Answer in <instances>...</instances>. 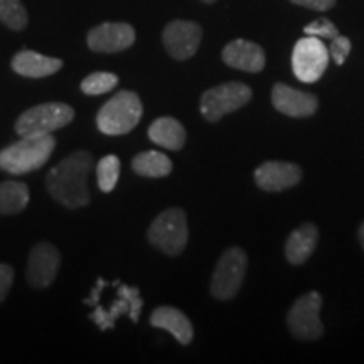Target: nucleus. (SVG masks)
<instances>
[{
  "label": "nucleus",
  "mask_w": 364,
  "mask_h": 364,
  "mask_svg": "<svg viewBox=\"0 0 364 364\" xmlns=\"http://www.w3.org/2000/svg\"><path fill=\"white\" fill-rule=\"evenodd\" d=\"M149 139L169 150H181L186 144V129L172 117H161L149 127Z\"/></svg>",
  "instance_id": "aec40b11"
},
{
  "label": "nucleus",
  "mask_w": 364,
  "mask_h": 364,
  "mask_svg": "<svg viewBox=\"0 0 364 364\" xmlns=\"http://www.w3.org/2000/svg\"><path fill=\"white\" fill-rule=\"evenodd\" d=\"M150 324L157 329L171 332L182 346H188L193 341V324L188 316L176 307H157L150 316Z\"/></svg>",
  "instance_id": "a211bd4d"
},
{
  "label": "nucleus",
  "mask_w": 364,
  "mask_h": 364,
  "mask_svg": "<svg viewBox=\"0 0 364 364\" xmlns=\"http://www.w3.org/2000/svg\"><path fill=\"white\" fill-rule=\"evenodd\" d=\"M135 43V29L127 22H105L88 33V48L95 53H120Z\"/></svg>",
  "instance_id": "f8f14e48"
},
{
  "label": "nucleus",
  "mask_w": 364,
  "mask_h": 364,
  "mask_svg": "<svg viewBox=\"0 0 364 364\" xmlns=\"http://www.w3.org/2000/svg\"><path fill=\"white\" fill-rule=\"evenodd\" d=\"M329 65V49L322 39L306 36L295 43L292 53L294 75L304 83H314L321 80Z\"/></svg>",
  "instance_id": "6e6552de"
},
{
  "label": "nucleus",
  "mask_w": 364,
  "mask_h": 364,
  "mask_svg": "<svg viewBox=\"0 0 364 364\" xmlns=\"http://www.w3.org/2000/svg\"><path fill=\"white\" fill-rule=\"evenodd\" d=\"M120 159L117 156L103 157L102 161L98 162L97 166V179H98V188L103 191V193H112L115 189L118 177H120Z\"/></svg>",
  "instance_id": "5701e85b"
},
{
  "label": "nucleus",
  "mask_w": 364,
  "mask_h": 364,
  "mask_svg": "<svg viewBox=\"0 0 364 364\" xmlns=\"http://www.w3.org/2000/svg\"><path fill=\"white\" fill-rule=\"evenodd\" d=\"M321 307L322 297L318 292H309L295 300L292 309L289 311V316H287V324L295 338L304 341L321 338L324 332V326L318 317Z\"/></svg>",
  "instance_id": "1a4fd4ad"
},
{
  "label": "nucleus",
  "mask_w": 364,
  "mask_h": 364,
  "mask_svg": "<svg viewBox=\"0 0 364 364\" xmlns=\"http://www.w3.org/2000/svg\"><path fill=\"white\" fill-rule=\"evenodd\" d=\"M75 110L66 103H43L29 108L16 122V132L21 136L49 135L54 130L71 124Z\"/></svg>",
  "instance_id": "39448f33"
},
{
  "label": "nucleus",
  "mask_w": 364,
  "mask_h": 364,
  "mask_svg": "<svg viewBox=\"0 0 364 364\" xmlns=\"http://www.w3.org/2000/svg\"><path fill=\"white\" fill-rule=\"evenodd\" d=\"M252 100V88L238 81L218 85L204 91L201 97V113L208 122H218L228 113H233Z\"/></svg>",
  "instance_id": "0eeeda50"
},
{
  "label": "nucleus",
  "mask_w": 364,
  "mask_h": 364,
  "mask_svg": "<svg viewBox=\"0 0 364 364\" xmlns=\"http://www.w3.org/2000/svg\"><path fill=\"white\" fill-rule=\"evenodd\" d=\"M149 241L169 257L182 253L189 238L186 213L181 208H169L161 213L149 228Z\"/></svg>",
  "instance_id": "20e7f679"
},
{
  "label": "nucleus",
  "mask_w": 364,
  "mask_h": 364,
  "mask_svg": "<svg viewBox=\"0 0 364 364\" xmlns=\"http://www.w3.org/2000/svg\"><path fill=\"white\" fill-rule=\"evenodd\" d=\"M61 68V59L44 56L29 49H24L12 58V70L26 78H46L58 73Z\"/></svg>",
  "instance_id": "f3484780"
},
{
  "label": "nucleus",
  "mask_w": 364,
  "mask_h": 364,
  "mask_svg": "<svg viewBox=\"0 0 364 364\" xmlns=\"http://www.w3.org/2000/svg\"><path fill=\"white\" fill-rule=\"evenodd\" d=\"M14 282V270L12 267L6 265V263H0V302H4L9 295Z\"/></svg>",
  "instance_id": "cd10ccee"
},
{
  "label": "nucleus",
  "mask_w": 364,
  "mask_h": 364,
  "mask_svg": "<svg viewBox=\"0 0 364 364\" xmlns=\"http://www.w3.org/2000/svg\"><path fill=\"white\" fill-rule=\"evenodd\" d=\"M223 61L235 70L260 73L265 68V51L252 41L236 39L223 49Z\"/></svg>",
  "instance_id": "dca6fc26"
},
{
  "label": "nucleus",
  "mask_w": 364,
  "mask_h": 364,
  "mask_svg": "<svg viewBox=\"0 0 364 364\" xmlns=\"http://www.w3.org/2000/svg\"><path fill=\"white\" fill-rule=\"evenodd\" d=\"M0 21L12 31H22L27 26V12L21 0H0Z\"/></svg>",
  "instance_id": "b1692460"
},
{
  "label": "nucleus",
  "mask_w": 364,
  "mask_h": 364,
  "mask_svg": "<svg viewBox=\"0 0 364 364\" xmlns=\"http://www.w3.org/2000/svg\"><path fill=\"white\" fill-rule=\"evenodd\" d=\"M318 231L316 225L306 223L297 230L292 231L285 243V257L292 265H302L312 257L314 250L317 247Z\"/></svg>",
  "instance_id": "6ab92c4d"
},
{
  "label": "nucleus",
  "mask_w": 364,
  "mask_h": 364,
  "mask_svg": "<svg viewBox=\"0 0 364 364\" xmlns=\"http://www.w3.org/2000/svg\"><path fill=\"white\" fill-rule=\"evenodd\" d=\"M300 177H302V172L299 166L280 161L265 162L255 171V181L258 188L268 193H279V191L294 188L300 182Z\"/></svg>",
  "instance_id": "2eb2a0df"
},
{
  "label": "nucleus",
  "mask_w": 364,
  "mask_h": 364,
  "mask_svg": "<svg viewBox=\"0 0 364 364\" xmlns=\"http://www.w3.org/2000/svg\"><path fill=\"white\" fill-rule=\"evenodd\" d=\"M61 255L51 243H39L33 248L27 262V280L34 289H46L56 280Z\"/></svg>",
  "instance_id": "ddd939ff"
},
{
  "label": "nucleus",
  "mask_w": 364,
  "mask_h": 364,
  "mask_svg": "<svg viewBox=\"0 0 364 364\" xmlns=\"http://www.w3.org/2000/svg\"><path fill=\"white\" fill-rule=\"evenodd\" d=\"M118 85V76L113 75V73L107 71H98L91 73V75L86 76V78L81 81V90L86 95H105L108 91H112Z\"/></svg>",
  "instance_id": "393cba45"
},
{
  "label": "nucleus",
  "mask_w": 364,
  "mask_h": 364,
  "mask_svg": "<svg viewBox=\"0 0 364 364\" xmlns=\"http://www.w3.org/2000/svg\"><path fill=\"white\" fill-rule=\"evenodd\" d=\"M359 241H361V245L364 248V223L361 225V228H359Z\"/></svg>",
  "instance_id": "7c9ffc66"
},
{
  "label": "nucleus",
  "mask_w": 364,
  "mask_h": 364,
  "mask_svg": "<svg viewBox=\"0 0 364 364\" xmlns=\"http://www.w3.org/2000/svg\"><path fill=\"white\" fill-rule=\"evenodd\" d=\"M132 169L135 174L144 177H166L172 172V162L167 156L157 150H147L140 152L132 161Z\"/></svg>",
  "instance_id": "4be33fe9"
},
{
  "label": "nucleus",
  "mask_w": 364,
  "mask_h": 364,
  "mask_svg": "<svg viewBox=\"0 0 364 364\" xmlns=\"http://www.w3.org/2000/svg\"><path fill=\"white\" fill-rule=\"evenodd\" d=\"M248 258L247 253L238 247L226 250L218 260L211 279V294L218 300L233 299L243 285L247 275Z\"/></svg>",
  "instance_id": "423d86ee"
},
{
  "label": "nucleus",
  "mask_w": 364,
  "mask_h": 364,
  "mask_svg": "<svg viewBox=\"0 0 364 364\" xmlns=\"http://www.w3.org/2000/svg\"><path fill=\"white\" fill-rule=\"evenodd\" d=\"M93 169V157L86 150L71 154L65 161L54 166L46 177L49 194L70 209H78L90 204L88 176Z\"/></svg>",
  "instance_id": "f257e3e1"
},
{
  "label": "nucleus",
  "mask_w": 364,
  "mask_h": 364,
  "mask_svg": "<svg viewBox=\"0 0 364 364\" xmlns=\"http://www.w3.org/2000/svg\"><path fill=\"white\" fill-rule=\"evenodd\" d=\"M117 289V300H113L110 307L105 309L102 306H97L95 311L90 314L91 321L102 331L113 329L118 318L124 314H129L132 322H139L140 312H142L144 300L140 297V290L136 287L125 285L120 282Z\"/></svg>",
  "instance_id": "9d476101"
},
{
  "label": "nucleus",
  "mask_w": 364,
  "mask_h": 364,
  "mask_svg": "<svg viewBox=\"0 0 364 364\" xmlns=\"http://www.w3.org/2000/svg\"><path fill=\"white\" fill-rule=\"evenodd\" d=\"M290 2L297 4V6L312 9V11L324 12V11H329L331 7H334L336 0H290Z\"/></svg>",
  "instance_id": "c85d7f7f"
},
{
  "label": "nucleus",
  "mask_w": 364,
  "mask_h": 364,
  "mask_svg": "<svg viewBox=\"0 0 364 364\" xmlns=\"http://www.w3.org/2000/svg\"><path fill=\"white\" fill-rule=\"evenodd\" d=\"M107 287H108V282L105 280V279H102V277H100V279L97 280V284H95L93 289H91L90 297L83 300L85 306H90V307L97 306V304L100 302V297H102V292H103L105 289H107Z\"/></svg>",
  "instance_id": "c756f323"
},
{
  "label": "nucleus",
  "mask_w": 364,
  "mask_h": 364,
  "mask_svg": "<svg viewBox=\"0 0 364 364\" xmlns=\"http://www.w3.org/2000/svg\"><path fill=\"white\" fill-rule=\"evenodd\" d=\"M29 204V188L24 182H0V215H17Z\"/></svg>",
  "instance_id": "412c9836"
},
{
  "label": "nucleus",
  "mask_w": 364,
  "mask_h": 364,
  "mask_svg": "<svg viewBox=\"0 0 364 364\" xmlns=\"http://www.w3.org/2000/svg\"><path fill=\"white\" fill-rule=\"evenodd\" d=\"M304 33L307 36H314V38H318V39H334L339 36V31L338 27L329 19H326V17H321V19L311 22V24L304 27Z\"/></svg>",
  "instance_id": "a878e982"
},
{
  "label": "nucleus",
  "mask_w": 364,
  "mask_h": 364,
  "mask_svg": "<svg viewBox=\"0 0 364 364\" xmlns=\"http://www.w3.org/2000/svg\"><path fill=\"white\" fill-rule=\"evenodd\" d=\"M142 102L134 91H120L102 107L97 115V127L105 135H125L140 122Z\"/></svg>",
  "instance_id": "7ed1b4c3"
},
{
  "label": "nucleus",
  "mask_w": 364,
  "mask_h": 364,
  "mask_svg": "<svg viewBox=\"0 0 364 364\" xmlns=\"http://www.w3.org/2000/svg\"><path fill=\"white\" fill-rule=\"evenodd\" d=\"M203 2H206V4H213V2H215V0H203Z\"/></svg>",
  "instance_id": "2f4dec72"
},
{
  "label": "nucleus",
  "mask_w": 364,
  "mask_h": 364,
  "mask_svg": "<svg viewBox=\"0 0 364 364\" xmlns=\"http://www.w3.org/2000/svg\"><path fill=\"white\" fill-rule=\"evenodd\" d=\"M56 147V139L49 135L21 136L19 142L0 150V169L14 176L38 171L49 161Z\"/></svg>",
  "instance_id": "f03ea898"
},
{
  "label": "nucleus",
  "mask_w": 364,
  "mask_h": 364,
  "mask_svg": "<svg viewBox=\"0 0 364 364\" xmlns=\"http://www.w3.org/2000/svg\"><path fill=\"white\" fill-rule=\"evenodd\" d=\"M351 53V41L348 38H344V36H338V38L332 39V43L329 46V56L334 59V63L338 66L344 65L346 58H348V54Z\"/></svg>",
  "instance_id": "bb28decb"
},
{
  "label": "nucleus",
  "mask_w": 364,
  "mask_h": 364,
  "mask_svg": "<svg viewBox=\"0 0 364 364\" xmlns=\"http://www.w3.org/2000/svg\"><path fill=\"white\" fill-rule=\"evenodd\" d=\"M272 102L273 107L287 117L294 118H306L317 112L318 102L317 97H314L306 91L290 88L284 83H277L272 90Z\"/></svg>",
  "instance_id": "4468645a"
},
{
  "label": "nucleus",
  "mask_w": 364,
  "mask_h": 364,
  "mask_svg": "<svg viewBox=\"0 0 364 364\" xmlns=\"http://www.w3.org/2000/svg\"><path fill=\"white\" fill-rule=\"evenodd\" d=\"M203 39L201 26L191 21H172L162 33V41L167 53L177 61L193 58Z\"/></svg>",
  "instance_id": "9b49d317"
}]
</instances>
